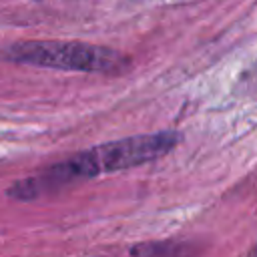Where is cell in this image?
I'll return each mask as SVG.
<instances>
[{
    "label": "cell",
    "instance_id": "1",
    "mask_svg": "<svg viewBox=\"0 0 257 257\" xmlns=\"http://www.w3.org/2000/svg\"><path fill=\"white\" fill-rule=\"evenodd\" d=\"M177 143H179V135L175 131L137 135V137L104 143L88 151L76 153L36 175H30L14 183L8 189V197L18 201H32L42 195L60 191L72 183L92 179L100 173L133 169L167 155Z\"/></svg>",
    "mask_w": 257,
    "mask_h": 257
},
{
    "label": "cell",
    "instance_id": "2",
    "mask_svg": "<svg viewBox=\"0 0 257 257\" xmlns=\"http://www.w3.org/2000/svg\"><path fill=\"white\" fill-rule=\"evenodd\" d=\"M4 58L42 68L102 74H118L131 66V60L112 48L72 40H22L8 46Z\"/></svg>",
    "mask_w": 257,
    "mask_h": 257
}]
</instances>
